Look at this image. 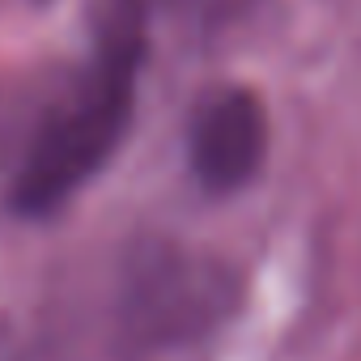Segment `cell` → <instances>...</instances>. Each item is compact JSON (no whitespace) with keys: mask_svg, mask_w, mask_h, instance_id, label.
Wrapping results in <instances>:
<instances>
[{"mask_svg":"<svg viewBox=\"0 0 361 361\" xmlns=\"http://www.w3.org/2000/svg\"><path fill=\"white\" fill-rule=\"evenodd\" d=\"M140 60H145L140 0H111V9L98 22V47L90 68L30 136V149L9 192L13 213L22 217L56 213L111 161L132 123Z\"/></svg>","mask_w":361,"mask_h":361,"instance_id":"obj_1","label":"cell"},{"mask_svg":"<svg viewBox=\"0 0 361 361\" xmlns=\"http://www.w3.org/2000/svg\"><path fill=\"white\" fill-rule=\"evenodd\" d=\"M243 298L238 272L188 247H149L123 281V323L145 344H192L217 331Z\"/></svg>","mask_w":361,"mask_h":361,"instance_id":"obj_2","label":"cell"},{"mask_svg":"<svg viewBox=\"0 0 361 361\" xmlns=\"http://www.w3.org/2000/svg\"><path fill=\"white\" fill-rule=\"evenodd\" d=\"M268 153L264 102L243 85H221L200 98L188 132V157L196 183L213 196H230L259 174Z\"/></svg>","mask_w":361,"mask_h":361,"instance_id":"obj_3","label":"cell"},{"mask_svg":"<svg viewBox=\"0 0 361 361\" xmlns=\"http://www.w3.org/2000/svg\"><path fill=\"white\" fill-rule=\"evenodd\" d=\"M259 0H157V9L170 13L174 22L196 26V30H221L247 18Z\"/></svg>","mask_w":361,"mask_h":361,"instance_id":"obj_4","label":"cell"}]
</instances>
